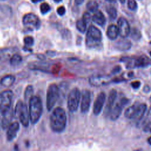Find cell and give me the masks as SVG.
<instances>
[{"label":"cell","mask_w":151,"mask_h":151,"mask_svg":"<svg viewBox=\"0 0 151 151\" xmlns=\"http://www.w3.org/2000/svg\"><path fill=\"white\" fill-rule=\"evenodd\" d=\"M132 46L131 42L129 40H120L116 44V47L121 51L127 50L130 48Z\"/></svg>","instance_id":"obj_23"},{"label":"cell","mask_w":151,"mask_h":151,"mask_svg":"<svg viewBox=\"0 0 151 151\" xmlns=\"http://www.w3.org/2000/svg\"><path fill=\"white\" fill-rule=\"evenodd\" d=\"M106 101V94L104 92H100L97 96L93 107V114L98 116L101 113Z\"/></svg>","instance_id":"obj_13"},{"label":"cell","mask_w":151,"mask_h":151,"mask_svg":"<svg viewBox=\"0 0 151 151\" xmlns=\"http://www.w3.org/2000/svg\"><path fill=\"white\" fill-rule=\"evenodd\" d=\"M117 27L119 35L123 37H127L130 32V28L127 21L123 17H120L117 21Z\"/></svg>","instance_id":"obj_14"},{"label":"cell","mask_w":151,"mask_h":151,"mask_svg":"<svg viewBox=\"0 0 151 151\" xmlns=\"http://www.w3.org/2000/svg\"><path fill=\"white\" fill-rule=\"evenodd\" d=\"M80 109L81 113L85 114L90 109L91 102V93L88 90H84L82 92L81 97Z\"/></svg>","instance_id":"obj_12"},{"label":"cell","mask_w":151,"mask_h":151,"mask_svg":"<svg viewBox=\"0 0 151 151\" xmlns=\"http://www.w3.org/2000/svg\"><path fill=\"white\" fill-rule=\"evenodd\" d=\"M67 115L65 111L61 107L55 108L50 117V126L55 133H62L65 129Z\"/></svg>","instance_id":"obj_1"},{"label":"cell","mask_w":151,"mask_h":151,"mask_svg":"<svg viewBox=\"0 0 151 151\" xmlns=\"http://www.w3.org/2000/svg\"><path fill=\"white\" fill-rule=\"evenodd\" d=\"M24 42L25 47L31 48L34 44V39L31 36H26L24 38Z\"/></svg>","instance_id":"obj_31"},{"label":"cell","mask_w":151,"mask_h":151,"mask_svg":"<svg viewBox=\"0 0 151 151\" xmlns=\"http://www.w3.org/2000/svg\"><path fill=\"white\" fill-rule=\"evenodd\" d=\"M150 55L151 56V51H150Z\"/></svg>","instance_id":"obj_46"},{"label":"cell","mask_w":151,"mask_h":151,"mask_svg":"<svg viewBox=\"0 0 151 151\" xmlns=\"http://www.w3.org/2000/svg\"><path fill=\"white\" fill-rule=\"evenodd\" d=\"M76 28L77 29L81 32V33H84L86 31L87 29V23L81 18L80 19H78L76 24Z\"/></svg>","instance_id":"obj_27"},{"label":"cell","mask_w":151,"mask_h":151,"mask_svg":"<svg viewBox=\"0 0 151 151\" xmlns=\"http://www.w3.org/2000/svg\"><path fill=\"white\" fill-rule=\"evenodd\" d=\"M137 104H134L130 107H129L124 111V116L129 119H133L135 116L137 108Z\"/></svg>","instance_id":"obj_24"},{"label":"cell","mask_w":151,"mask_h":151,"mask_svg":"<svg viewBox=\"0 0 151 151\" xmlns=\"http://www.w3.org/2000/svg\"><path fill=\"white\" fill-rule=\"evenodd\" d=\"M22 23L31 29H38L41 25V21L37 15L33 13L25 14L22 18Z\"/></svg>","instance_id":"obj_9"},{"label":"cell","mask_w":151,"mask_h":151,"mask_svg":"<svg viewBox=\"0 0 151 151\" xmlns=\"http://www.w3.org/2000/svg\"><path fill=\"white\" fill-rule=\"evenodd\" d=\"M117 91L115 89H111L109 92L107 101V105L105 110V113H106L107 114L110 113L111 108L114 106V103L117 97Z\"/></svg>","instance_id":"obj_16"},{"label":"cell","mask_w":151,"mask_h":151,"mask_svg":"<svg viewBox=\"0 0 151 151\" xmlns=\"http://www.w3.org/2000/svg\"><path fill=\"white\" fill-rule=\"evenodd\" d=\"M151 125V107L149 109L146 115L142 122V126L143 127L144 130H146V129L149 127Z\"/></svg>","instance_id":"obj_25"},{"label":"cell","mask_w":151,"mask_h":151,"mask_svg":"<svg viewBox=\"0 0 151 151\" xmlns=\"http://www.w3.org/2000/svg\"><path fill=\"white\" fill-rule=\"evenodd\" d=\"M84 0H75V2L77 5H80L84 2Z\"/></svg>","instance_id":"obj_39"},{"label":"cell","mask_w":151,"mask_h":151,"mask_svg":"<svg viewBox=\"0 0 151 151\" xmlns=\"http://www.w3.org/2000/svg\"><path fill=\"white\" fill-rule=\"evenodd\" d=\"M29 114L32 124L37 123L42 113V104L40 97L32 96L29 100Z\"/></svg>","instance_id":"obj_2"},{"label":"cell","mask_w":151,"mask_h":151,"mask_svg":"<svg viewBox=\"0 0 151 151\" xmlns=\"http://www.w3.org/2000/svg\"><path fill=\"white\" fill-rule=\"evenodd\" d=\"M2 116L3 118L2 119V127H3V129H5L6 128H8V127L11 123V121L12 120L13 117V112L12 109L6 114Z\"/></svg>","instance_id":"obj_22"},{"label":"cell","mask_w":151,"mask_h":151,"mask_svg":"<svg viewBox=\"0 0 151 151\" xmlns=\"http://www.w3.org/2000/svg\"><path fill=\"white\" fill-rule=\"evenodd\" d=\"M123 61L127 63L128 68L145 67L151 64L150 60L146 57L139 56L135 58H123Z\"/></svg>","instance_id":"obj_8"},{"label":"cell","mask_w":151,"mask_h":151,"mask_svg":"<svg viewBox=\"0 0 151 151\" xmlns=\"http://www.w3.org/2000/svg\"><path fill=\"white\" fill-rule=\"evenodd\" d=\"M106 35L107 37L111 40H116L119 35V29L117 26L114 24L109 25L106 31Z\"/></svg>","instance_id":"obj_18"},{"label":"cell","mask_w":151,"mask_h":151,"mask_svg":"<svg viewBox=\"0 0 151 151\" xmlns=\"http://www.w3.org/2000/svg\"><path fill=\"white\" fill-rule=\"evenodd\" d=\"M147 110V105L145 103H141L137 105V110L134 118L132 119L136 123H139L143 118Z\"/></svg>","instance_id":"obj_17"},{"label":"cell","mask_w":151,"mask_h":151,"mask_svg":"<svg viewBox=\"0 0 151 151\" xmlns=\"http://www.w3.org/2000/svg\"><path fill=\"white\" fill-rule=\"evenodd\" d=\"M19 127V123L18 122H14L9 124L6 131V139L8 141H12L17 137Z\"/></svg>","instance_id":"obj_15"},{"label":"cell","mask_w":151,"mask_h":151,"mask_svg":"<svg viewBox=\"0 0 151 151\" xmlns=\"http://www.w3.org/2000/svg\"><path fill=\"white\" fill-rule=\"evenodd\" d=\"M50 6L46 2L42 3L40 5V11L42 14H47L50 10Z\"/></svg>","instance_id":"obj_33"},{"label":"cell","mask_w":151,"mask_h":151,"mask_svg":"<svg viewBox=\"0 0 151 151\" xmlns=\"http://www.w3.org/2000/svg\"><path fill=\"white\" fill-rule=\"evenodd\" d=\"M98 7H99V5L96 2V1H89L87 4V9L92 12H96V11H97L98 9Z\"/></svg>","instance_id":"obj_30"},{"label":"cell","mask_w":151,"mask_h":151,"mask_svg":"<svg viewBox=\"0 0 151 151\" xmlns=\"http://www.w3.org/2000/svg\"><path fill=\"white\" fill-rule=\"evenodd\" d=\"M22 57L17 53L14 54L9 59L10 64L12 66L18 65L22 62Z\"/></svg>","instance_id":"obj_26"},{"label":"cell","mask_w":151,"mask_h":151,"mask_svg":"<svg viewBox=\"0 0 151 151\" xmlns=\"http://www.w3.org/2000/svg\"><path fill=\"white\" fill-rule=\"evenodd\" d=\"M147 142H148V143H149L150 145H151V136L148 138V139H147Z\"/></svg>","instance_id":"obj_40"},{"label":"cell","mask_w":151,"mask_h":151,"mask_svg":"<svg viewBox=\"0 0 151 151\" xmlns=\"http://www.w3.org/2000/svg\"><path fill=\"white\" fill-rule=\"evenodd\" d=\"M82 19L87 23V24L88 23H89L90 22V21L92 19V17H91L90 14L88 12H84L83 15V18Z\"/></svg>","instance_id":"obj_35"},{"label":"cell","mask_w":151,"mask_h":151,"mask_svg":"<svg viewBox=\"0 0 151 151\" xmlns=\"http://www.w3.org/2000/svg\"><path fill=\"white\" fill-rule=\"evenodd\" d=\"M111 81V78L107 75H94L88 79V83L93 86L100 87L108 84Z\"/></svg>","instance_id":"obj_11"},{"label":"cell","mask_w":151,"mask_h":151,"mask_svg":"<svg viewBox=\"0 0 151 151\" xmlns=\"http://www.w3.org/2000/svg\"><path fill=\"white\" fill-rule=\"evenodd\" d=\"M121 70V67L119 65H116V67H114L112 71H111V73L112 74H117V73H119L120 71Z\"/></svg>","instance_id":"obj_38"},{"label":"cell","mask_w":151,"mask_h":151,"mask_svg":"<svg viewBox=\"0 0 151 151\" xmlns=\"http://www.w3.org/2000/svg\"><path fill=\"white\" fill-rule=\"evenodd\" d=\"M34 94V87L32 85H28L27 86L24 92V99L25 100H29L30 98L33 96Z\"/></svg>","instance_id":"obj_28"},{"label":"cell","mask_w":151,"mask_h":151,"mask_svg":"<svg viewBox=\"0 0 151 151\" xmlns=\"http://www.w3.org/2000/svg\"><path fill=\"white\" fill-rule=\"evenodd\" d=\"M55 2H60V1H61L62 0H54Z\"/></svg>","instance_id":"obj_42"},{"label":"cell","mask_w":151,"mask_h":151,"mask_svg":"<svg viewBox=\"0 0 151 151\" xmlns=\"http://www.w3.org/2000/svg\"><path fill=\"white\" fill-rule=\"evenodd\" d=\"M106 11H107V12L108 15H109V17L111 19H114L116 18V17H117V11L114 7H112V6L108 7L107 8Z\"/></svg>","instance_id":"obj_32"},{"label":"cell","mask_w":151,"mask_h":151,"mask_svg":"<svg viewBox=\"0 0 151 151\" xmlns=\"http://www.w3.org/2000/svg\"><path fill=\"white\" fill-rule=\"evenodd\" d=\"M141 85V83L140 81H133L132 83H131V86L132 87L134 88V89H137L140 87Z\"/></svg>","instance_id":"obj_37"},{"label":"cell","mask_w":151,"mask_h":151,"mask_svg":"<svg viewBox=\"0 0 151 151\" xmlns=\"http://www.w3.org/2000/svg\"><path fill=\"white\" fill-rule=\"evenodd\" d=\"M129 102V100L126 98L121 99L113 107L111 108L109 113L110 118L111 120H116L122 114L123 107Z\"/></svg>","instance_id":"obj_10"},{"label":"cell","mask_w":151,"mask_h":151,"mask_svg":"<svg viewBox=\"0 0 151 151\" xmlns=\"http://www.w3.org/2000/svg\"><path fill=\"white\" fill-rule=\"evenodd\" d=\"M42 1V0H31V1H32L33 3H37V2H40V1Z\"/></svg>","instance_id":"obj_41"},{"label":"cell","mask_w":151,"mask_h":151,"mask_svg":"<svg viewBox=\"0 0 151 151\" xmlns=\"http://www.w3.org/2000/svg\"><path fill=\"white\" fill-rule=\"evenodd\" d=\"M127 5L128 8L131 10H135L137 8V4L135 0H128Z\"/></svg>","instance_id":"obj_34"},{"label":"cell","mask_w":151,"mask_h":151,"mask_svg":"<svg viewBox=\"0 0 151 151\" xmlns=\"http://www.w3.org/2000/svg\"><path fill=\"white\" fill-rule=\"evenodd\" d=\"M60 96V90L58 86L52 83L49 85L47 90L46 107L48 111L51 110L55 105Z\"/></svg>","instance_id":"obj_5"},{"label":"cell","mask_w":151,"mask_h":151,"mask_svg":"<svg viewBox=\"0 0 151 151\" xmlns=\"http://www.w3.org/2000/svg\"><path fill=\"white\" fill-rule=\"evenodd\" d=\"M120 2H121L122 3H124V2L125 0H120Z\"/></svg>","instance_id":"obj_43"},{"label":"cell","mask_w":151,"mask_h":151,"mask_svg":"<svg viewBox=\"0 0 151 151\" xmlns=\"http://www.w3.org/2000/svg\"><path fill=\"white\" fill-rule=\"evenodd\" d=\"M130 34L131 38L134 41H138L142 37L141 32L137 28H133V29L130 31Z\"/></svg>","instance_id":"obj_29"},{"label":"cell","mask_w":151,"mask_h":151,"mask_svg":"<svg viewBox=\"0 0 151 151\" xmlns=\"http://www.w3.org/2000/svg\"><path fill=\"white\" fill-rule=\"evenodd\" d=\"M16 48H8L0 50V61L6 60L12 57V55L16 53Z\"/></svg>","instance_id":"obj_19"},{"label":"cell","mask_w":151,"mask_h":151,"mask_svg":"<svg viewBox=\"0 0 151 151\" xmlns=\"http://www.w3.org/2000/svg\"><path fill=\"white\" fill-rule=\"evenodd\" d=\"M15 80V77L12 74H8L4 76L0 80V84L1 86L9 87L12 86Z\"/></svg>","instance_id":"obj_21"},{"label":"cell","mask_w":151,"mask_h":151,"mask_svg":"<svg viewBox=\"0 0 151 151\" xmlns=\"http://www.w3.org/2000/svg\"><path fill=\"white\" fill-rule=\"evenodd\" d=\"M57 14L60 15V16H63L65 14V8L64 6H59L57 9Z\"/></svg>","instance_id":"obj_36"},{"label":"cell","mask_w":151,"mask_h":151,"mask_svg":"<svg viewBox=\"0 0 151 151\" xmlns=\"http://www.w3.org/2000/svg\"><path fill=\"white\" fill-rule=\"evenodd\" d=\"M150 101H151V96H150Z\"/></svg>","instance_id":"obj_45"},{"label":"cell","mask_w":151,"mask_h":151,"mask_svg":"<svg viewBox=\"0 0 151 151\" xmlns=\"http://www.w3.org/2000/svg\"><path fill=\"white\" fill-rule=\"evenodd\" d=\"M81 94L77 87H74L70 91L67 98V107L70 112H76L79 106Z\"/></svg>","instance_id":"obj_7"},{"label":"cell","mask_w":151,"mask_h":151,"mask_svg":"<svg viewBox=\"0 0 151 151\" xmlns=\"http://www.w3.org/2000/svg\"><path fill=\"white\" fill-rule=\"evenodd\" d=\"M106 1H114L115 0H106Z\"/></svg>","instance_id":"obj_44"},{"label":"cell","mask_w":151,"mask_h":151,"mask_svg":"<svg viewBox=\"0 0 151 151\" xmlns=\"http://www.w3.org/2000/svg\"><path fill=\"white\" fill-rule=\"evenodd\" d=\"M14 113L18 117L21 123L24 127H28L30 122L29 110L27 104L22 100H18L16 104Z\"/></svg>","instance_id":"obj_4"},{"label":"cell","mask_w":151,"mask_h":151,"mask_svg":"<svg viewBox=\"0 0 151 151\" xmlns=\"http://www.w3.org/2000/svg\"><path fill=\"white\" fill-rule=\"evenodd\" d=\"M102 41V34L100 30L94 25H90L86 34V45L90 48L100 47Z\"/></svg>","instance_id":"obj_3"},{"label":"cell","mask_w":151,"mask_h":151,"mask_svg":"<svg viewBox=\"0 0 151 151\" xmlns=\"http://www.w3.org/2000/svg\"><path fill=\"white\" fill-rule=\"evenodd\" d=\"M13 96V92L10 90L0 93V112L2 115L6 114L11 109Z\"/></svg>","instance_id":"obj_6"},{"label":"cell","mask_w":151,"mask_h":151,"mask_svg":"<svg viewBox=\"0 0 151 151\" xmlns=\"http://www.w3.org/2000/svg\"><path fill=\"white\" fill-rule=\"evenodd\" d=\"M92 20L99 25L103 26L106 23V18L104 14L100 11H96L94 12L92 17Z\"/></svg>","instance_id":"obj_20"}]
</instances>
